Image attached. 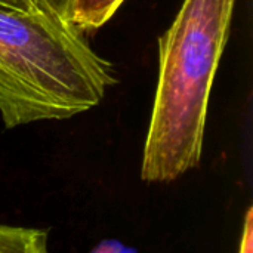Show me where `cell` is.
I'll return each instance as SVG.
<instances>
[{
  "label": "cell",
  "instance_id": "obj_3",
  "mask_svg": "<svg viewBox=\"0 0 253 253\" xmlns=\"http://www.w3.org/2000/svg\"><path fill=\"white\" fill-rule=\"evenodd\" d=\"M125 0H74L70 24L79 31H93L104 25Z\"/></svg>",
  "mask_w": 253,
  "mask_h": 253
},
{
  "label": "cell",
  "instance_id": "obj_8",
  "mask_svg": "<svg viewBox=\"0 0 253 253\" xmlns=\"http://www.w3.org/2000/svg\"><path fill=\"white\" fill-rule=\"evenodd\" d=\"M93 252H99V253H117V252H132L130 248H126L123 246L120 242L117 240H104L101 245H98Z\"/></svg>",
  "mask_w": 253,
  "mask_h": 253
},
{
  "label": "cell",
  "instance_id": "obj_2",
  "mask_svg": "<svg viewBox=\"0 0 253 253\" xmlns=\"http://www.w3.org/2000/svg\"><path fill=\"white\" fill-rule=\"evenodd\" d=\"M82 31L0 3V114L7 129L89 111L116 84Z\"/></svg>",
  "mask_w": 253,
  "mask_h": 253
},
{
  "label": "cell",
  "instance_id": "obj_1",
  "mask_svg": "<svg viewBox=\"0 0 253 253\" xmlns=\"http://www.w3.org/2000/svg\"><path fill=\"white\" fill-rule=\"evenodd\" d=\"M236 0H184L160 39L159 82L141 178L169 182L197 168L212 83Z\"/></svg>",
  "mask_w": 253,
  "mask_h": 253
},
{
  "label": "cell",
  "instance_id": "obj_5",
  "mask_svg": "<svg viewBox=\"0 0 253 253\" xmlns=\"http://www.w3.org/2000/svg\"><path fill=\"white\" fill-rule=\"evenodd\" d=\"M40 4L55 18H58L62 22L70 24L71 9L74 0H39Z\"/></svg>",
  "mask_w": 253,
  "mask_h": 253
},
{
  "label": "cell",
  "instance_id": "obj_4",
  "mask_svg": "<svg viewBox=\"0 0 253 253\" xmlns=\"http://www.w3.org/2000/svg\"><path fill=\"white\" fill-rule=\"evenodd\" d=\"M46 231L0 225V253H46Z\"/></svg>",
  "mask_w": 253,
  "mask_h": 253
},
{
  "label": "cell",
  "instance_id": "obj_7",
  "mask_svg": "<svg viewBox=\"0 0 253 253\" xmlns=\"http://www.w3.org/2000/svg\"><path fill=\"white\" fill-rule=\"evenodd\" d=\"M253 225H252V209L248 211L246 218H245V225H243V236H242V243H240V252L249 253L252 252L253 242Z\"/></svg>",
  "mask_w": 253,
  "mask_h": 253
},
{
  "label": "cell",
  "instance_id": "obj_6",
  "mask_svg": "<svg viewBox=\"0 0 253 253\" xmlns=\"http://www.w3.org/2000/svg\"><path fill=\"white\" fill-rule=\"evenodd\" d=\"M0 3L1 4H7V6H12V7L19 9V10H24V12H43V13H49L40 4L39 0H0Z\"/></svg>",
  "mask_w": 253,
  "mask_h": 253
}]
</instances>
